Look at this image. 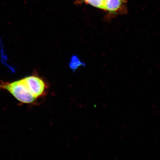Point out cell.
I'll use <instances>...</instances> for the list:
<instances>
[{"label":"cell","instance_id":"5b68a950","mask_svg":"<svg viewBox=\"0 0 160 160\" xmlns=\"http://www.w3.org/2000/svg\"><path fill=\"white\" fill-rule=\"evenodd\" d=\"M85 1L86 3L95 7L104 9L105 0H85Z\"/></svg>","mask_w":160,"mask_h":160},{"label":"cell","instance_id":"3957f363","mask_svg":"<svg viewBox=\"0 0 160 160\" xmlns=\"http://www.w3.org/2000/svg\"><path fill=\"white\" fill-rule=\"evenodd\" d=\"M124 0H105L104 10L110 12L118 11Z\"/></svg>","mask_w":160,"mask_h":160},{"label":"cell","instance_id":"277c9868","mask_svg":"<svg viewBox=\"0 0 160 160\" xmlns=\"http://www.w3.org/2000/svg\"><path fill=\"white\" fill-rule=\"evenodd\" d=\"M83 66H85V63L82 62L78 57L76 55L72 57L69 63V66L72 71H75L79 67Z\"/></svg>","mask_w":160,"mask_h":160},{"label":"cell","instance_id":"7a4b0ae2","mask_svg":"<svg viewBox=\"0 0 160 160\" xmlns=\"http://www.w3.org/2000/svg\"><path fill=\"white\" fill-rule=\"evenodd\" d=\"M23 79L32 94L37 100L46 96L49 89V84L37 72L34 71Z\"/></svg>","mask_w":160,"mask_h":160},{"label":"cell","instance_id":"6da1fadb","mask_svg":"<svg viewBox=\"0 0 160 160\" xmlns=\"http://www.w3.org/2000/svg\"><path fill=\"white\" fill-rule=\"evenodd\" d=\"M0 90L9 92L21 105H33L37 100L29 91L23 78L12 82L0 80Z\"/></svg>","mask_w":160,"mask_h":160}]
</instances>
